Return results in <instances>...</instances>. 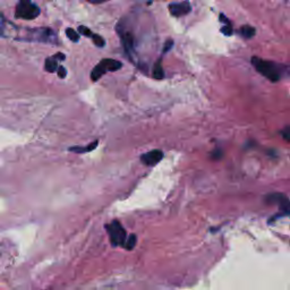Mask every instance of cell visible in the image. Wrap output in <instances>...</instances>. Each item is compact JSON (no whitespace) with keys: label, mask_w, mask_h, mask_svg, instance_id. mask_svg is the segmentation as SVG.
<instances>
[{"label":"cell","mask_w":290,"mask_h":290,"mask_svg":"<svg viewBox=\"0 0 290 290\" xmlns=\"http://www.w3.org/2000/svg\"><path fill=\"white\" fill-rule=\"evenodd\" d=\"M252 65L262 76L271 82H279L285 74V67L282 65L271 60H265L258 57L252 58Z\"/></svg>","instance_id":"cell-1"},{"label":"cell","mask_w":290,"mask_h":290,"mask_svg":"<svg viewBox=\"0 0 290 290\" xmlns=\"http://www.w3.org/2000/svg\"><path fill=\"white\" fill-rule=\"evenodd\" d=\"M40 13L39 6L32 2V0H19L16 6L15 17L19 19L31 20L36 18Z\"/></svg>","instance_id":"cell-2"},{"label":"cell","mask_w":290,"mask_h":290,"mask_svg":"<svg viewBox=\"0 0 290 290\" xmlns=\"http://www.w3.org/2000/svg\"><path fill=\"white\" fill-rule=\"evenodd\" d=\"M106 229L110 237V243L113 247L124 246L127 239V233L118 220H113L111 223L106 224Z\"/></svg>","instance_id":"cell-3"},{"label":"cell","mask_w":290,"mask_h":290,"mask_svg":"<svg viewBox=\"0 0 290 290\" xmlns=\"http://www.w3.org/2000/svg\"><path fill=\"white\" fill-rule=\"evenodd\" d=\"M123 67V64L115 59H103L93 68L91 72V78L93 82H96L98 79L102 77L106 72H116Z\"/></svg>","instance_id":"cell-4"},{"label":"cell","mask_w":290,"mask_h":290,"mask_svg":"<svg viewBox=\"0 0 290 290\" xmlns=\"http://www.w3.org/2000/svg\"><path fill=\"white\" fill-rule=\"evenodd\" d=\"M30 37L26 40L29 41H37V42H44V43H56L57 36L51 29L48 27H41V29H34L30 30Z\"/></svg>","instance_id":"cell-5"},{"label":"cell","mask_w":290,"mask_h":290,"mask_svg":"<svg viewBox=\"0 0 290 290\" xmlns=\"http://www.w3.org/2000/svg\"><path fill=\"white\" fill-rule=\"evenodd\" d=\"M163 152L161 150H152L141 155V161H142V163H144L145 165L153 167V165L159 163V162L163 159Z\"/></svg>","instance_id":"cell-6"},{"label":"cell","mask_w":290,"mask_h":290,"mask_svg":"<svg viewBox=\"0 0 290 290\" xmlns=\"http://www.w3.org/2000/svg\"><path fill=\"white\" fill-rule=\"evenodd\" d=\"M168 8H169V12H170L171 15L175 17L185 16L192 10L191 3H189V1H187V0H185V1H182V2L170 3Z\"/></svg>","instance_id":"cell-7"},{"label":"cell","mask_w":290,"mask_h":290,"mask_svg":"<svg viewBox=\"0 0 290 290\" xmlns=\"http://www.w3.org/2000/svg\"><path fill=\"white\" fill-rule=\"evenodd\" d=\"M119 34L120 37H122V42L124 49H125V53L132 59V54L134 51V36L130 32H122V31H119Z\"/></svg>","instance_id":"cell-8"},{"label":"cell","mask_w":290,"mask_h":290,"mask_svg":"<svg viewBox=\"0 0 290 290\" xmlns=\"http://www.w3.org/2000/svg\"><path fill=\"white\" fill-rule=\"evenodd\" d=\"M58 61L59 60L54 56L47 58L46 61H44V70L48 72H56L58 68H59V66H58Z\"/></svg>","instance_id":"cell-9"},{"label":"cell","mask_w":290,"mask_h":290,"mask_svg":"<svg viewBox=\"0 0 290 290\" xmlns=\"http://www.w3.org/2000/svg\"><path fill=\"white\" fill-rule=\"evenodd\" d=\"M98 141H94V142H92V143H90L88 146H74V147H70L68 148V151H71V152H75V153H78V154H81V153H86V152H91V151H93L94 150V148L98 146Z\"/></svg>","instance_id":"cell-10"},{"label":"cell","mask_w":290,"mask_h":290,"mask_svg":"<svg viewBox=\"0 0 290 290\" xmlns=\"http://www.w3.org/2000/svg\"><path fill=\"white\" fill-rule=\"evenodd\" d=\"M239 33L244 39H252L255 36V33H256V31L251 25H243L240 27Z\"/></svg>","instance_id":"cell-11"},{"label":"cell","mask_w":290,"mask_h":290,"mask_svg":"<svg viewBox=\"0 0 290 290\" xmlns=\"http://www.w3.org/2000/svg\"><path fill=\"white\" fill-rule=\"evenodd\" d=\"M153 77L155 79H162L164 77L163 68L161 66V60H158L153 67Z\"/></svg>","instance_id":"cell-12"},{"label":"cell","mask_w":290,"mask_h":290,"mask_svg":"<svg viewBox=\"0 0 290 290\" xmlns=\"http://www.w3.org/2000/svg\"><path fill=\"white\" fill-rule=\"evenodd\" d=\"M136 241H137V237L135 234H130L128 238H127L126 241H125V245H124V247L126 248V250L128 251H132L134 247H135L136 245Z\"/></svg>","instance_id":"cell-13"},{"label":"cell","mask_w":290,"mask_h":290,"mask_svg":"<svg viewBox=\"0 0 290 290\" xmlns=\"http://www.w3.org/2000/svg\"><path fill=\"white\" fill-rule=\"evenodd\" d=\"M66 36L68 39L72 41V42H78L79 41V34L76 32L75 30L71 29V27H68V29L66 30Z\"/></svg>","instance_id":"cell-14"},{"label":"cell","mask_w":290,"mask_h":290,"mask_svg":"<svg viewBox=\"0 0 290 290\" xmlns=\"http://www.w3.org/2000/svg\"><path fill=\"white\" fill-rule=\"evenodd\" d=\"M92 40H93V43H94L96 47L103 48V47L106 46L105 39H103V37L101 36H99V34H93Z\"/></svg>","instance_id":"cell-15"},{"label":"cell","mask_w":290,"mask_h":290,"mask_svg":"<svg viewBox=\"0 0 290 290\" xmlns=\"http://www.w3.org/2000/svg\"><path fill=\"white\" fill-rule=\"evenodd\" d=\"M78 32L82 34V36H86V37H92L93 36V33L91 30L89 29V27H86V26H84V25H81V26H78Z\"/></svg>","instance_id":"cell-16"},{"label":"cell","mask_w":290,"mask_h":290,"mask_svg":"<svg viewBox=\"0 0 290 290\" xmlns=\"http://www.w3.org/2000/svg\"><path fill=\"white\" fill-rule=\"evenodd\" d=\"M221 32H222L224 36H233V33H234L233 25H231V24H224V26L221 27Z\"/></svg>","instance_id":"cell-17"},{"label":"cell","mask_w":290,"mask_h":290,"mask_svg":"<svg viewBox=\"0 0 290 290\" xmlns=\"http://www.w3.org/2000/svg\"><path fill=\"white\" fill-rule=\"evenodd\" d=\"M174 47V41L172 40H167L165 41L164 46H163V50H162V54H167L168 51H170Z\"/></svg>","instance_id":"cell-18"},{"label":"cell","mask_w":290,"mask_h":290,"mask_svg":"<svg viewBox=\"0 0 290 290\" xmlns=\"http://www.w3.org/2000/svg\"><path fill=\"white\" fill-rule=\"evenodd\" d=\"M57 72H58V76H59V78H65L67 76V70L64 66H59Z\"/></svg>","instance_id":"cell-19"},{"label":"cell","mask_w":290,"mask_h":290,"mask_svg":"<svg viewBox=\"0 0 290 290\" xmlns=\"http://www.w3.org/2000/svg\"><path fill=\"white\" fill-rule=\"evenodd\" d=\"M219 18H220V22H222L223 24H231V23H230V20L228 19L227 17L223 15V14H220V17H219Z\"/></svg>","instance_id":"cell-20"},{"label":"cell","mask_w":290,"mask_h":290,"mask_svg":"<svg viewBox=\"0 0 290 290\" xmlns=\"http://www.w3.org/2000/svg\"><path fill=\"white\" fill-rule=\"evenodd\" d=\"M54 57H56L59 61H64L65 58H66V56H65V54H61V53H57L56 54H54Z\"/></svg>","instance_id":"cell-21"},{"label":"cell","mask_w":290,"mask_h":290,"mask_svg":"<svg viewBox=\"0 0 290 290\" xmlns=\"http://www.w3.org/2000/svg\"><path fill=\"white\" fill-rule=\"evenodd\" d=\"M88 1L91 3H102V2L108 1V0H88Z\"/></svg>","instance_id":"cell-22"}]
</instances>
